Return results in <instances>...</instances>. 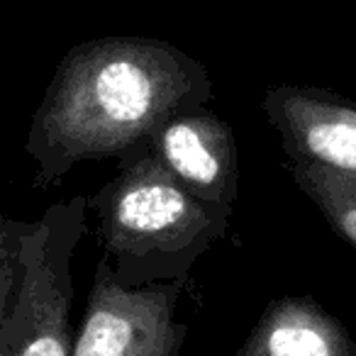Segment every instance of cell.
Here are the masks:
<instances>
[{
    "label": "cell",
    "mask_w": 356,
    "mask_h": 356,
    "mask_svg": "<svg viewBox=\"0 0 356 356\" xmlns=\"http://www.w3.org/2000/svg\"><path fill=\"white\" fill-rule=\"evenodd\" d=\"M288 171L330 227L356 249V176L305 161H288Z\"/></svg>",
    "instance_id": "cell-8"
},
{
    "label": "cell",
    "mask_w": 356,
    "mask_h": 356,
    "mask_svg": "<svg viewBox=\"0 0 356 356\" xmlns=\"http://www.w3.org/2000/svg\"><path fill=\"white\" fill-rule=\"evenodd\" d=\"M103 257L120 286L191 281V271L225 237L232 210L181 186L147 149L118 159V173L88 198Z\"/></svg>",
    "instance_id": "cell-2"
},
{
    "label": "cell",
    "mask_w": 356,
    "mask_h": 356,
    "mask_svg": "<svg viewBox=\"0 0 356 356\" xmlns=\"http://www.w3.org/2000/svg\"><path fill=\"white\" fill-rule=\"evenodd\" d=\"M237 356H356V341L315 298L283 296L264 307Z\"/></svg>",
    "instance_id": "cell-7"
},
{
    "label": "cell",
    "mask_w": 356,
    "mask_h": 356,
    "mask_svg": "<svg viewBox=\"0 0 356 356\" xmlns=\"http://www.w3.org/2000/svg\"><path fill=\"white\" fill-rule=\"evenodd\" d=\"M188 281L120 286L108 259L93 268L71 356H178L188 325L176 317Z\"/></svg>",
    "instance_id": "cell-4"
},
{
    "label": "cell",
    "mask_w": 356,
    "mask_h": 356,
    "mask_svg": "<svg viewBox=\"0 0 356 356\" xmlns=\"http://www.w3.org/2000/svg\"><path fill=\"white\" fill-rule=\"evenodd\" d=\"M86 220L88 195H74L22 225L20 296L0 339V356H71L76 337L71 261L86 234Z\"/></svg>",
    "instance_id": "cell-3"
},
{
    "label": "cell",
    "mask_w": 356,
    "mask_h": 356,
    "mask_svg": "<svg viewBox=\"0 0 356 356\" xmlns=\"http://www.w3.org/2000/svg\"><path fill=\"white\" fill-rule=\"evenodd\" d=\"M261 110L278 132L288 161H305L356 176V103L317 86L278 83Z\"/></svg>",
    "instance_id": "cell-5"
},
{
    "label": "cell",
    "mask_w": 356,
    "mask_h": 356,
    "mask_svg": "<svg viewBox=\"0 0 356 356\" xmlns=\"http://www.w3.org/2000/svg\"><path fill=\"white\" fill-rule=\"evenodd\" d=\"M142 147L191 193L234 208L239 193L237 139L208 105L166 118Z\"/></svg>",
    "instance_id": "cell-6"
},
{
    "label": "cell",
    "mask_w": 356,
    "mask_h": 356,
    "mask_svg": "<svg viewBox=\"0 0 356 356\" xmlns=\"http://www.w3.org/2000/svg\"><path fill=\"white\" fill-rule=\"evenodd\" d=\"M22 225H25V220L10 218L0 203V339L10 325V317L17 307V296H20Z\"/></svg>",
    "instance_id": "cell-9"
},
{
    "label": "cell",
    "mask_w": 356,
    "mask_h": 356,
    "mask_svg": "<svg viewBox=\"0 0 356 356\" xmlns=\"http://www.w3.org/2000/svg\"><path fill=\"white\" fill-rule=\"evenodd\" d=\"M213 98L208 69L166 40L113 35L74 44L27 129L32 186L47 191L79 163L124 156L166 118Z\"/></svg>",
    "instance_id": "cell-1"
}]
</instances>
